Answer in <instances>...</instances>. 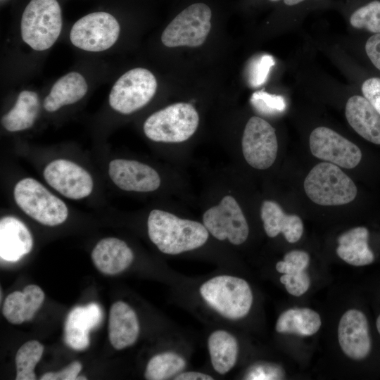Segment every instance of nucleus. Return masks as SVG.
Segmentation results:
<instances>
[{
  "label": "nucleus",
  "instance_id": "obj_6",
  "mask_svg": "<svg viewBox=\"0 0 380 380\" xmlns=\"http://www.w3.org/2000/svg\"><path fill=\"white\" fill-rule=\"evenodd\" d=\"M13 196L26 215L44 225L56 226L68 217L65 203L33 178L20 180L14 187Z\"/></svg>",
  "mask_w": 380,
  "mask_h": 380
},
{
  "label": "nucleus",
  "instance_id": "obj_8",
  "mask_svg": "<svg viewBox=\"0 0 380 380\" xmlns=\"http://www.w3.org/2000/svg\"><path fill=\"white\" fill-rule=\"evenodd\" d=\"M156 89L157 81L150 70L134 68L115 82L109 94V104L120 113L130 114L146 106Z\"/></svg>",
  "mask_w": 380,
  "mask_h": 380
},
{
  "label": "nucleus",
  "instance_id": "obj_29",
  "mask_svg": "<svg viewBox=\"0 0 380 380\" xmlns=\"http://www.w3.org/2000/svg\"><path fill=\"white\" fill-rule=\"evenodd\" d=\"M44 352L43 345L32 340L25 343L15 355L16 380H34V369Z\"/></svg>",
  "mask_w": 380,
  "mask_h": 380
},
{
  "label": "nucleus",
  "instance_id": "obj_16",
  "mask_svg": "<svg viewBox=\"0 0 380 380\" xmlns=\"http://www.w3.org/2000/svg\"><path fill=\"white\" fill-rule=\"evenodd\" d=\"M101 307L96 303L75 307L68 315L64 327L66 344L75 350H82L89 346V332L102 320Z\"/></svg>",
  "mask_w": 380,
  "mask_h": 380
},
{
  "label": "nucleus",
  "instance_id": "obj_25",
  "mask_svg": "<svg viewBox=\"0 0 380 380\" xmlns=\"http://www.w3.org/2000/svg\"><path fill=\"white\" fill-rule=\"evenodd\" d=\"M39 110L37 94L32 91H21L14 106L1 118V124L8 132H18L31 127Z\"/></svg>",
  "mask_w": 380,
  "mask_h": 380
},
{
  "label": "nucleus",
  "instance_id": "obj_21",
  "mask_svg": "<svg viewBox=\"0 0 380 380\" xmlns=\"http://www.w3.org/2000/svg\"><path fill=\"white\" fill-rule=\"evenodd\" d=\"M260 216L268 236L273 238L282 233L289 243L297 242L301 238L303 224L300 217L286 214L277 203L272 201H263Z\"/></svg>",
  "mask_w": 380,
  "mask_h": 380
},
{
  "label": "nucleus",
  "instance_id": "obj_15",
  "mask_svg": "<svg viewBox=\"0 0 380 380\" xmlns=\"http://www.w3.org/2000/svg\"><path fill=\"white\" fill-rule=\"evenodd\" d=\"M338 338L348 357L353 360L366 357L371 350V338L365 315L355 309L346 311L338 324Z\"/></svg>",
  "mask_w": 380,
  "mask_h": 380
},
{
  "label": "nucleus",
  "instance_id": "obj_37",
  "mask_svg": "<svg viewBox=\"0 0 380 380\" xmlns=\"http://www.w3.org/2000/svg\"><path fill=\"white\" fill-rule=\"evenodd\" d=\"M82 368V364L78 361L71 362L68 366L57 372H47L44 374L41 380H76Z\"/></svg>",
  "mask_w": 380,
  "mask_h": 380
},
{
  "label": "nucleus",
  "instance_id": "obj_11",
  "mask_svg": "<svg viewBox=\"0 0 380 380\" xmlns=\"http://www.w3.org/2000/svg\"><path fill=\"white\" fill-rule=\"evenodd\" d=\"M241 148L244 159L252 167L269 168L274 163L278 151L274 129L264 119L251 117L243 130Z\"/></svg>",
  "mask_w": 380,
  "mask_h": 380
},
{
  "label": "nucleus",
  "instance_id": "obj_2",
  "mask_svg": "<svg viewBox=\"0 0 380 380\" xmlns=\"http://www.w3.org/2000/svg\"><path fill=\"white\" fill-rule=\"evenodd\" d=\"M200 293L208 305L230 319L246 316L253 303L252 291L247 281L230 275L208 280L201 286Z\"/></svg>",
  "mask_w": 380,
  "mask_h": 380
},
{
  "label": "nucleus",
  "instance_id": "obj_9",
  "mask_svg": "<svg viewBox=\"0 0 380 380\" xmlns=\"http://www.w3.org/2000/svg\"><path fill=\"white\" fill-rule=\"evenodd\" d=\"M120 25L106 12H94L79 19L70 33L71 42L87 51H103L111 47L120 34Z\"/></svg>",
  "mask_w": 380,
  "mask_h": 380
},
{
  "label": "nucleus",
  "instance_id": "obj_42",
  "mask_svg": "<svg viewBox=\"0 0 380 380\" xmlns=\"http://www.w3.org/2000/svg\"><path fill=\"white\" fill-rule=\"evenodd\" d=\"M87 379V377H85L84 376H80L76 378V380H86Z\"/></svg>",
  "mask_w": 380,
  "mask_h": 380
},
{
  "label": "nucleus",
  "instance_id": "obj_24",
  "mask_svg": "<svg viewBox=\"0 0 380 380\" xmlns=\"http://www.w3.org/2000/svg\"><path fill=\"white\" fill-rule=\"evenodd\" d=\"M369 231L365 227L353 228L338 238L336 253L346 262L354 266L371 264L374 260L368 246Z\"/></svg>",
  "mask_w": 380,
  "mask_h": 380
},
{
  "label": "nucleus",
  "instance_id": "obj_14",
  "mask_svg": "<svg viewBox=\"0 0 380 380\" xmlns=\"http://www.w3.org/2000/svg\"><path fill=\"white\" fill-rule=\"evenodd\" d=\"M108 174L118 188L127 191H153L159 188L161 182L159 174L153 167L133 160H111Z\"/></svg>",
  "mask_w": 380,
  "mask_h": 380
},
{
  "label": "nucleus",
  "instance_id": "obj_3",
  "mask_svg": "<svg viewBox=\"0 0 380 380\" xmlns=\"http://www.w3.org/2000/svg\"><path fill=\"white\" fill-rule=\"evenodd\" d=\"M303 186L309 198L321 205L349 203L357 192L353 181L338 165L331 163H320L312 167Z\"/></svg>",
  "mask_w": 380,
  "mask_h": 380
},
{
  "label": "nucleus",
  "instance_id": "obj_20",
  "mask_svg": "<svg viewBox=\"0 0 380 380\" xmlns=\"http://www.w3.org/2000/svg\"><path fill=\"white\" fill-rule=\"evenodd\" d=\"M346 117L349 125L362 137L380 144V115L367 99L358 95L348 99Z\"/></svg>",
  "mask_w": 380,
  "mask_h": 380
},
{
  "label": "nucleus",
  "instance_id": "obj_28",
  "mask_svg": "<svg viewBox=\"0 0 380 380\" xmlns=\"http://www.w3.org/2000/svg\"><path fill=\"white\" fill-rule=\"evenodd\" d=\"M186 366L184 359L174 352L154 355L148 361L144 374L148 380H165L180 373Z\"/></svg>",
  "mask_w": 380,
  "mask_h": 380
},
{
  "label": "nucleus",
  "instance_id": "obj_31",
  "mask_svg": "<svg viewBox=\"0 0 380 380\" xmlns=\"http://www.w3.org/2000/svg\"><path fill=\"white\" fill-rule=\"evenodd\" d=\"M274 58L272 55L262 53L252 58L246 67V80L248 85L253 88L262 85L267 80L271 68L274 65Z\"/></svg>",
  "mask_w": 380,
  "mask_h": 380
},
{
  "label": "nucleus",
  "instance_id": "obj_4",
  "mask_svg": "<svg viewBox=\"0 0 380 380\" xmlns=\"http://www.w3.org/2000/svg\"><path fill=\"white\" fill-rule=\"evenodd\" d=\"M199 115L188 103H176L151 114L144 123V132L151 141L180 143L196 131Z\"/></svg>",
  "mask_w": 380,
  "mask_h": 380
},
{
  "label": "nucleus",
  "instance_id": "obj_13",
  "mask_svg": "<svg viewBox=\"0 0 380 380\" xmlns=\"http://www.w3.org/2000/svg\"><path fill=\"white\" fill-rule=\"evenodd\" d=\"M46 182L65 197L79 200L87 197L93 190L90 174L77 163L56 159L50 162L43 172Z\"/></svg>",
  "mask_w": 380,
  "mask_h": 380
},
{
  "label": "nucleus",
  "instance_id": "obj_18",
  "mask_svg": "<svg viewBox=\"0 0 380 380\" xmlns=\"http://www.w3.org/2000/svg\"><path fill=\"white\" fill-rule=\"evenodd\" d=\"M91 259L101 272L114 275L123 272L132 264L134 253L124 241L107 237L96 243L91 252Z\"/></svg>",
  "mask_w": 380,
  "mask_h": 380
},
{
  "label": "nucleus",
  "instance_id": "obj_5",
  "mask_svg": "<svg viewBox=\"0 0 380 380\" xmlns=\"http://www.w3.org/2000/svg\"><path fill=\"white\" fill-rule=\"evenodd\" d=\"M61 29V10L56 0H31L25 7L20 23L21 36L32 49H49Z\"/></svg>",
  "mask_w": 380,
  "mask_h": 380
},
{
  "label": "nucleus",
  "instance_id": "obj_33",
  "mask_svg": "<svg viewBox=\"0 0 380 380\" xmlns=\"http://www.w3.org/2000/svg\"><path fill=\"white\" fill-rule=\"evenodd\" d=\"M310 262V256L308 253L294 250L287 253L284 260L276 265V270L281 274H294L305 271Z\"/></svg>",
  "mask_w": 380,
  "mask_h": 380
},
{
  "label": "nucleus",
  "instance_id": "obj_30",
  "mask_svg": "<svg viewBox=\"0 0 380 380\" xmlns=\"http://www.w3.org/2000/svg\"><path fill=\"white\" fill-rule=\"evenodd\" d=\"M349 22L356 29L380 33V1L373 0L355 8L349 17Z\"/></svg>",
  "mask_w": 380,
  "mask_h": 380
},
{
  "label": "nucleus",
  "instance_id": "obj_26",
  "mask_svg": "<svg viewBox=\"0 0 380 380\" xmlns=\"http://www.w3.org/2000/svg\"><path fill=\"white\" fill-rule=\"evenodd\" d=\"M208 346L214 369L220 374L230 371L236 364L239 353L235 337L226 331L217 330L210 335Z\"/></svg>",
  "mask_w": 380,
  "mask_h": 380
},
{
  "label": "nucleus",
  "instance_id": "obj_38",
  "mask_svg": "<svg viewBox=\"0 0 380 380\" xmlns=\"http://www.w3.org/2000/svg\"><path fill=\"white\" fill-rule=\"evenodd\" d=\"M365 51L372 63L380 70V33L375 34L367 39Z\"/></svg>",
  "mask_w": 380,
  "mask_h": 380
},
{
  "label": "nucleus",
  "instance_id": "obj_41",
  "mask_svg": "<svg viewBox=\"0 0 380 380\" xmlns=\"http://www.w3.org/2000/svg\"><path fill=\"white\" fill-rule=\"evenodd\" d=\"M376 328L379 333L380 334V315L376 319Z\"/></svg>",
  "mask_w": 380,
  "mask_h": 380
},
{
  "label": "nucleus",
  "instance_id": "obj_22",
  "mask_svg": "<svg viewBox=\"0 0 380 380\" xmlns=\"http://www.w3.org/2000/svg\"><path fill=\"white\" fill-rule=\"evenodd\" d=\"M44 293L34 284L26 286L23 291H14L4 302L2 313L13 324L29 321L42 305Z\"/></svg>",
  "mask_w": 380,
  "mask_h": 380
},
{
  "label": "nucleus",
  "instance_id": "obj_1",
  "mask_svg": "<svg viewBox=\"0 0 380 380\" xmlns=\"http://www.w3.org/2000/svg\"><path fill=\"white\" fill-rule=\"evenodd\" d=\"M147 227L151 241L160 251L168 255L200 248L209 236L204 224L159 209L150 212Z\"/></svg>",
  "mask_w": 380,
  "mask_h": 380
},
{
  "label": "nucleus",
  "instance_id": "obj_40",
  "mask_svg": "<svg viewBox=\"0 0 380 380\" xmlns=\"http://www.w3.org/2000/svg\"><path fill=\"white\" fill-rule=\"evenodd\" d=\"M308 1L310 0H282L283 1L282 3L286 7L289 8H293L298 7L300 5H303ZM315 1H322L324 0H315Z\"/></svg>",
  "mask_w": 380,
  "mask_h": 380
},
{
  "label": "nucleus",
  "instance_id": "obj_12",
  "mask_svg": "<svg viewBox=\"0 0 380 380\" xmlns=\"http://www.w3.org/2000/svg\"><path fill=\"white\" fill-rule=\"evenodd\" d=\"M309 145L315 157L338 167L353 168L362 158V153L357 146L326 127H318L311 132Z\"/></svg>",
  "mask_w": 380,
  "mask_h": 380
},
{
  "label": "nucleus",
  "instance_id": "obj_39",
  "mask_svg": "<svg viewBox=\"0 0 380 380\" xmlns=\"http://www.w3.org/2000/svg\"><path fill=\"white\" fill-rule=\"evenodd\" d=\"M175 380H213V378L208 374L198 372H187L177 374Z\"/></svg>",
  "mask_w": 380,
  "mask_h": 380
},
{
  "label": "nucleus",
  "instance_id": "obj_32",
  "mask_svg": "<svg viewBox=\"0 0 380 380\" xmlns=\"http://www.w3.org/2000/svg\"><path fill=\"white\" fill-rule=\"evenodd\" d=\"M251 102L259 113L265 115L279 113L286 107L283 96L271 94L263 90L254 92L251 96Z\"/></svg>",
  "mask_w": 380,
  "mask_h": 380
},
{
  "label": "nucleus",
  "instance_id": "obj_7",
  "mask_svg": "<svg viewBox=\"0 0 380 380\" xmlns=\"http://www.w3.org/2000/svg\"><path fill=\"white\" fill-rule=\"evenodd\" d=\"M212 10L203 2L190 4L167 25L161 35L167 47L202 45L211 29Z\"/></svg>",
  "mask_w": 380,
  "mask_h": 380
},
{
  "label": "nucleus",
  "instance_id": "obj_27",
  "mask_svg": "<svg viewBox=\"0 0 380 380\" xmlns=\"http://www.w3.org/2000/svg\"><path fill=\"white\" fill-rule=\"evenodd\" d=\"M319 315L310 308H291L282 312L276 323L279 333L302 336L315 334L321 327Z\"/></svg>",
  "mask_w": 380,
  "mask_h": 380
},
{
  "label": "nucleus",
  "instance_id": "obj_10",
  "mask_svg": "<svg viewBox=\"0 0 380 380\" xmlns=\"http://www.w3.org/2000/svg\"><path fill=\"white\" fill-rule=\"evenodd\" d=\"M203 222L208 232L220 241L227 239L234 245H240L248 236L246 219L236 200L230 195L208 209L203 215Z\"/></svg>",
  "mask_w": 380,
  "mask_h": 380
},
{
  "label": "nucleus",
  "instance_id": "obj_35",
  "mask_svg": "<svg viewBox=\"0 0 380 380\" xmlns=\"http://www.w3.org/2000/svg\"><path fill=\"white\" fill-rule=\"evenodd\" d=\"M280 281L285 286L286 291L294 296H300L309 289L310 279L306 271L294 274H284Z\"/></svg>",
  "mask_w": 380,
  "mask_h": 380
},
{
  "label": "nucleus",
  "instance_id": "obj_23",
  "mask_svg": "<svg viewBox=\"0 0 380 380\" xmlns=\"http://www.w3.org/2000/svg\"><path fill=\"white\" fill-rule=\"evenodd\" d=\"M87 89V82L81 74L77 72H69L53 85L44 100V108L51 113L63 106L75 103L83 98Z\"/></svg>",
  "mask_w": 380,
  "mask_h": 380
},
{
  "label": "nucleus",
  "instance_id": "obj_19",
  "mask_svg": "<svg viewBox=\"0 0 380 380\" xmlns=\"http://www.w3.org/2000/svg\"><path fill=\"white\" fill-rule=\"evenodd\" d=\"M139 334V323L134 310L126 303L117 301L110 310L108 337L112 346L121 350L133 345Z\"/></svg>",
  "mask_w": 380,
  "mask_h": 380
},
{
  "label": "nucleus",
  "instance_id": "obj_36",
  "mask_svg": "<svg viewBox=\"0 0 380 380\" xmlns=\"http://www.w3.org/2000/svg\"><path fill=\"white\" fill-rule=\"evenodd\" d=\"M362 92L380 115V78L372 77L365 80L362 85Z\"/></svg>",
  "mask_w": 380,
  "mask_h": 380
},
{
  "label": "nucleus",
  "instance_id": "obj_34",
  "mask_svg": "<svg viewBox=\"0 0 380 380\" xmlns=\"http://www.w3.org/2000/svg\"><path fill=\"white\" fill-rule=\"evenodd\" d=\"M285 372L283 368L277 364L258 362L251 366L245 374V379L272 380L283 379Z\"/></svg>",
  "mask_w": 380,
  "mask_h": 380
},
{
  "label": "nucleus",
  "instance_id": "obj_17",
  "mask_svg": "<svg viewBox=\"0 0 380 380\" xmlns=\"http://www.w3.org/2000/svg\"><path fill=\"white\" fill-rule=\"evenodd\" d=\"M32 235L25 224L13 216L0 220V257L8 262H16L32 248Z\"/></svg>",
  "mask_w": 380,
  "mask_h": 380
}]
</instances>
